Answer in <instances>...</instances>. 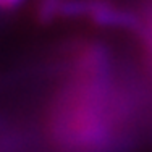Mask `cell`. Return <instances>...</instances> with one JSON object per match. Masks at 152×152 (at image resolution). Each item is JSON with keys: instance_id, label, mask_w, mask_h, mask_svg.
<instances>
[{"instance_id": "obj_1", "label": "cell", "mask_w": 152, "mask_h": 152, "mask_svg": "<svg viewBox=\"0 0 152 152\" xmlns=\"http://www.w3.org/2000/svg\"><path fill=\"white\" fill-rule=\"evenodd\" d=\"M60 16L86 18L97 26L110 29L141 28V20L136 13L117 0H65Z\"/></svg>"}, {"instance_id": "obj_2", "label": "cell", "mask_w": 152, "mask_h": 152, "mask_svg": "<svg viewBox=\"0 0 152 152\" xmlns=\"http://www.w3.org/2000/svg\"><path fill=\"white\" fill-rule=\"evenodd\" d=\"M23 0H0V10H13Z\"/></svg>"}]
</instances>
